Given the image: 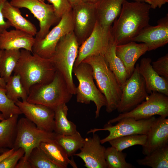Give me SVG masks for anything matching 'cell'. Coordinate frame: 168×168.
<instances>
[{
    "mask_svg": "<svg viewBox=\"0 0 168 168\" xmlns=\"http://www.w3.org/2000/svg\"><path fill=\"white\" fill-rule=\"evenodd\" d=\"M150 5L145 2H123L118 18L110 29V35L116 45L128 43L145 27L150 25Z\"/></svg>",
    "mask_w": 168,
    "mask_h": 168,
    "instance_id": "1",
    "label": "cell"
},
{
    "mask_svg": "<svg viewBox=\"0 0 168 168\" xmlns=\"http://www.w3.org/2000/svg\"><path fill=\"white\" fill-rule=\"evenodd\" d=\"M56 72L50 59L43 58L22 49L20 50V57L13 71L14 74L20 76L28 95L34 85L51 82Z\"/></svg>",
    "mask_w": 168,
    "mask_h": 168,
    "instance_id": "2",
    "label": "cell"
},
{
    "mask_svg": "<svg viewBox=\"0 0 168 168\" xmlns=\"http://www.w3.org/2000/svg\"><path fill=\"white\" fill-rule=\"evenodd\" d=\"M82 62L88 63L92 67L94 79L106 101V112L111 113L117 110L121 100L122 89L103 56H90Z\"/></svg>",
    "mask_w": 168,
    "mask_h": 168,
    "instance_id": "3",
    "label": "cell"
},
{
    "mask_svg": "<svg viewBox=\"0 0 168 168\" xmlns=\"http://www.w3.org/2000/svg\"><path fill=\"white\" fill-rule=\"evenodd\" d=\"M72 95L62 76L56 71L53 80L49 83L37 84L30 88L26 101L54 110L59 105L69 102Z\"/></svg>",
    "mask_w": 168,
    "mask_h": 168,
    "instance_id": "4",
    "label": "cell"
},
{
    "mask_svg": "<svg viewBox=\"0 0 168 168\" xmlns=\"http://www.w3.org/2000/svg\"><path fill=\"white\" fill-rule=\"evenodd\" d=\"M79 47L73 31L71 32L60 39L50 58L56 71L62 76L72 95H75L76 88L73 80L72 70Z\"/></svg>",
    "mask_w": 168,
    "mask_h": 168,
    "instance_id": "5",
    "label": "cell"
},
{
    "mask_svg": "<svg viewBox=\"0 0 168 168\" xmlns=\"http://www.w3.org/2000/svg\"><path fill=\"white\" fill-rule=\"evenodd\" d=\"M72 72L79 82L76 90L77 102L86 104L93 102L96 107L95 118H98L101 108L106 106V101L104 95L95 84L91 67L82 62L73 67Z\"/></svg>",
    "mask_w": 168,
    "mask_h": 168,
    "instance_id": "6",
    "label": "cell"
},
{
    "mask_svg": "<svg viewBox=\"0 0 168 168\" xmlns=\"http://www.w3.org/2000/svg\"><path fill=\"white\" fill-rule=\"evenodd\" d=\"M56 135L54 132L41 129L26 118L22 117L17 121L13 147L16 150L23 148L25 152L24 157L28 160L33 149L39 147L42 142L55 139Z\"/></svg>",
    "mask_w": 168,
    "mask_h": 168,
    "instance_id": "7",
    "label": "cell"
},
{
    "mask_svg": "<svg viewBox=\"0 0 168 168\" xmlns=\"http://www.w3.org/2000/svg\"><path fill=\"white\" fill-rule=\"evenodd\" d=\"M163 117L168 116V96L156 92H152L147 98L131 111L120 113L109 120L107 123L113 124L124 119L138 120L149 118L155 115Z\"/></svg>",
    "mask_w": 168,
    "mask_h": 168,
    "instance_id": "8",
    "label": "cell"
},
{
    "mask_svg": "<svg viewBox=\"0 0 168 168\" xmlns=\"http://www.w3.org/2000/svg\"><path fill=\"white\" fill-rule=\"evenodd\" d=\"M73 27L72 10L64 15L58 23L44 38L39 40L35 39L32 53L43 58H51L55 52L59 40L64 36L73 31Z\"/></svg>",
    "mask_w": 168,
    "mask_h": 168,
    "instance_id": "9",
    "label": "cell"
},
{
    "mask_svg": "<svg viewBox=\"0 0 168 168\" xmlns=\"http://www.w3.org/2000/svg\"><path fill=\"white\" fill-rule=\"evenodd\" d=\"M10 3L19 8L27 9L38 20L40 29L35 37L36 40L44 38L51 27L58 24L61 19L56 15L52 4L40 0H11Z\"/></svg>",
    "mask_w": 168,
    "mask_h": 168,
    "instance_id": "10",
    "label": "cell"
},
{
    "mask_svg": "<svg viewBox=\"0 0 168 168\" xmlns=\"http://www.w3.org/2000/svg\"><path fill=\"white\" fill-rule=\"evenodd\" d=\"M138 66L139 64H137L122 88L121 100L117 109L120 113L131 111L149 96L144 79L139 72Z\"/></svg>",
    "mask_w": 168,
    "mask_h": 168,
    "instance_id": "11",
    "label": "cell"
},
{
    "mask_svg": "<svg viewBox=\"0 0 168 168\" xmlns=\"http://www.w3.org/2000/svg\"><path fill=\"white\" fill-rule=\"evenodd\" d=\"M156 119L154 116L148 118L138 120L131 118L124 119L117 122V123L114 125L107 123L103 128L91 129L87 133H93L100 131H108L109 135L100 139V142L103 144L114 138L122 136L135 134L147 135Z\"/></svg>",
    "mask_w": 168,
    "mask_h": 168,
    "instance_id": "12",
    "label": "cell"
},
{
    "mask_svg": "<svg viewBox=\"0 0 168 168\" xmlns=\"http://www.w3.org/2000/svg\"><path fill=\"white\" fill-rule=\"evenodd\" d=\"M73 32L79 46L92 33L98 21L94 4L80 2L72 8Z\"/></svg>",
    "mask_w": 168,
    "mask_h": 168,
    "instance_id": "13",
    "label": "cell"
},
{
    "mask_svg": "<svg viewBox=\"0 0 168 168\" xmlns=\"http://www.w3.org/2000/svg\"><path fill=\"white\" fill-rule=\"evenodd\" d=\"M110 28L102 27L97 21L91 34L79 47L74 67L77 66L89 56L104 55L110 39Z\"/></svg>",
    "mask_w": 168,
    "mask_h": 168,
    "instance_id": "14",
    "label": "cell"
},
{
    "mask_svg": "<svg viewBox=\"0 0 168 168\" xmlns=\"http://www.w3.org/2000/svg\"><path fill=\"white\" fill-rule=\"evenodd\" d=\"M22 114L38 128L46 131L54 132V109L40 104L18 100L16 103Z\"/></svg>",
    "mask_w": 168,
    "mask_h": 168,
    "instance_id": "15",
    "label": "cell"
},
{
    "mask_svg": "<svg viewBox=\"0 0 168 168\" xmlns=\"http://www.w3.org/2000/svg\"><path fill=\"white\" fill-rule=\"evenodd\" d=\"M99 136L93 133L92 138H86L79 153L74 156L81 158L87 168H107L105 158L106 148L100 142Z\"/></svg>",
    "mask_w": 168,
    "mask_h": 168,
    "instance_id": "16",
    "label": "cell"
},
{
    "mask_svg": "<svg viewBox=\"0 0 168 168\" xmlns=\"http://www.w3.org/2000/svg\"><path fill=\"white\" fill-rule=\"evenodd\" d=\"M131 41L141 42L148 47V51L162 47L168 43V15L160 19L157 25L143 29Z\"/></svg>",
    "mask_w": 168,
    "mask_h": 168,
    "instance_id": "17",
    "label": "cell"
},
{
    "mask_svg": "<svg viewBox=\"0 0 168 168\" xmlns=\"http://www.w3.org/2000/svg\"><path fill=\"white\" fill-rule=\"evenodd\" d=\"M146 141L142 147V153L149 155L155 150L168 145V119L160 116L147 134Z\"/></svg>",
    "mask_w": 168,
    "mask_h": 168,
    "instance_id": "18",
    "label": "cell"
},
{
    "mask_svg": "<svg viewBox=\"0 0 168 168\" xmlns=\"http://www.w3.org/2000/svg\"><path fill=\"white\" fill-rule=\"evenodd\" d=\"M151 59L142 58L139 64V72L143 77L147 93L156 92L168 96V79L159 75L153 69Z\"/></svg>",
    "mask_w": 168,
    "mask_h": 168,
    "instance_id": "19",
    "label": "cell"
},
{
    "mask_svg": "<svg viewBox=\"0 0 168 168\" xmlns=\"http://www.w3.org/2000/svg\"><path fill=\"white\" fill-rule=\"evenodd\" d=\"M147 51L145 44H137L133 41L116 46V54L123 62L128 78L133 72L138 60Z\"/></svg>",
    "mask_w": 168,
    "mask_h": 168,
    "instance_id": "20",
    "label": "cell"
},
{
    "mask_svg": "<svg viewBox=\"0 0 168 168\" xmlns=\"http://www.w3.org/2000/svg\"><path fill=\"white\" fill-rule=\"evenodd\" d=\"M34 36L25 31L17 30H6L0 34V49H24L32 53L35 42Z\"/></svg>",
    "mask_w": 168,
    "mask_h": 168,
    "instance_id": "21",
    "label": "cell"
},
{
    "mask_svg": "<svg viewBox=\"0 0 168 168\" xmlns=\"http://www.w3.org/2000/svg\"><path fill=\"white\" fill-rule=\"evenodd\" d=\"M125 0H99L95 4L98 22L103 27H110L119 16Z\"/></svg>",
    "mask_w": 168,
    "mask_h": 168,
    "instance_id": "22",
    "label": "cell"
},
{
    "mask_svg": "<svg viewBox=\"0 0 168 168\" xmlns=\"http://www.w3.org/2000/svg\"><path fill=\"white\" fill-rule=\"evenodd\" d=\"M2 13L4 18L16 29L25 31L33 36L36 35L37 31L35 26L22 15L19 8L12 5L8 1L5 3Z\"/></svg>",
    "mask_w": 168,
    "mask_h": 168,
    "instance_id": "23",
    "label": "cell"
},
{
    "mask_svg": "<svg viewBox=\"0 0 168 168\" xmlns=\"http://www.w3.org/2000/svg\"><path fill=\"white\" fill-rule=\"evenodd\" d=\"M116 46L110 35L108 48L103 56L109 68L115 76L122 89L128 78L123 62L116 54Z\"/></svg>",
    "mask_w": 168,
    "mask_h": 168,
    "instance_id": "24",
    "label": "cell"
},
{
    "mask_svg": "<svg viewBox=\"0 0 168 168\" xmlns=\"http://www.w3.org/2000/svg\"><path fill=\"white\" fill-rule=\"evenodd\" d=\"M39 147L49 158L61 168H66L69 164L73 168H77L73 160H70L63 148L54 139L42 142Z\"/></svg>",
    "mask_w": 168,
    "mask_h": 168,
    "instance_id": "25",
    "label": "cell"
},
{
    "mask_svg": "<svg viewBox=\"0 0 168 168\" xmlns=\"http://www.w3.org/2000/svg\"><path fill=\"white\" fill-rule=\"evenodd\" d=\"M66 104H61L54 109V132L57 134L70 135L77 131L76 125L67 119L68 108Z\"/></svg>",
    "mask_w": 168,
    "mask_h": 168,
    "instance_id": "26",
    "label": "cell"
},
{
    "mask_svg": "<svg viewBox=\"0 0 168 168\" xmlns=\"http://www.w3.org/2000/svg\"><path fill=\"white\" fill-rule=\"evenodd\" d=\"M19 115H15L0 122V147H13Z\"/></svg>",
    "mask_w": 168,
    "mask_h": 168,
    "instance_id": "27",
    "label": "cell"
},
{
    "mask_svg": "<svg viewBox=\"0 0 168 168\" xmlns=\"http://www.w3.org/2000/svg\"><path fill=\"white\" fill-rule=\"evenodd\" d=\"M20 55V49L3 50L0 57V77L6 83L12 76Z\"/></svg>",
    "mask_w": 168,
    "mask_h": 168,
    "instance_id": "28",
    "label": "cell"
},
{
    "mask_svg": "<svg viewBox=\"0 0 168 168\" xmlns=\"http://www.w3.org/2000/svg\"><path fill=\"white\" fill-rule=\"evenodd\" d=\"M136 162L139 165L152 168H168V145L155 150Z\"/></svg>",
    "mask_w": 168,
    "mask_h": 168,
    "instance_id": "29",
    "label": "cell"
},
{
    "mask_svg": "<svg viewBox=\"0 0 168 168\" xmlns=\"http://www.w3.org/2000/svg\"><path fill=\"white\" fill-rule=\"evenodd\" d=\"M55 139L63 148L68 156H72L83 146L84 141L80 133L77 131L70 135L56 134Z\"/></svg>",
    "mask_w": 168,
    "mask_h": 168,
    "instance_id": "30",
    "label": "cell"
},
{
    "mask_svg": "<svg viewBox=\"0 0 168 168\" xmlns=\"http://www.w3.org/2000/svg\"><path fill=\"white\" fill-rule=\"evenodd\" d=\"M5 88L8 97L15 103L20 98L22 100H26L28 94L18 75L11 76L6 82Z\"/></svg>",
    "mask_w": 168,
    "mask_h": 168,
    "instance_id": "31",
    "label": "cell"
},
{
    "mask_svg": "<svg viewBox=\"0 0 168 168\" xmlns=\"http://www.w3.org/2000/svg\"><path fill=\"white\" fill-rule=\"evenodd\" d=\"M127 154L111 146L106 148L105 158L107 168H135L131 164L127 162L125 159Z\"/></svg>",
    "mask_w": 168,
    "mask_h": 168,
    "instance_id": "32",
    "label": "cell"
},
{
    "mask_svg": "<svg viewBox=\"0 0 168 168\" xmlns=\"http://www.w3.org/2000/svg\"><path fill=\"white\" fill-rule=\"evenodd\" d=\"M146 134H135L117 137L108 142L118 150L122 151L124 149L133 146L140 145L142 146L145 144Z\"/></svg>",
    "mask_w": 168,
    "mask_h": 168,
    "instance_id": "33",
    "label": "cell"
},
{
    "mask_svg": "<svg viewBox=\"0 0 168 168\" xmlns=\"http://www.w3.org/2000/svg\"><path fill=\"white\" fill-rule=\"evenodd\" d=\"M28 160L32 168H61L52 161L40 147L33 149Z\"/></svg>",
    "mask_w": 168,
    "mask_h": 168,
    "instance_id": "34",
    "label": "cell"
},
{
    "mask_svg": "<svg viewBox=\"0 0 168 168\" xmlns=\"http://www.w3.org/2000/svg\"><path fill=\"white\" fill-rule=\"evenodd\" d=\"M0 112L5 119L22 114L19 107L7 96L5 88L0 85Z\"/></svg>",
    "mask_w": 168,
    "mask_h": 168,
    "instance_id": "35",
    "label": "cell"
},
{
    "mask_svg": "<svg viewBox=\"0 0 168 168\" xmlns=\"http://www.w3.org/2000/svg\"><path fill=\"white\" fill-rule=\"evenodd\" d=\"M53 5L55 13L60 19L72 10V7L68 0H45Z\"/></svg>",
    "mask_w": 168,
    "mask_h": 168,
    "instance_id": "36",
    "label": "cell"
},
{
    "mask_svg": "<svg viewBox=\"0 0 168 168\" xmlns=\"http://www.w3.org/2000/svg\"><path fill=\"white\" fill-rule=\"evenodd\" d=\"M24 150L19 148L0 162V168H15L19 160L25 154Z\"/></svg>",
    "mask_w": 168,
    "mask_h": 168,
    "instance_id": "37",
    "label": "cell"
},
{
    "mask_svg": "<svg viewBox=\"0 0 168 168\" xmlns=\"http://www.w3.org/2000/svg\"><path fill=\"white\" fill-rule=\"evenodd\" d=\"M154 70L160 76L168 79V54L152 62Z\"/></svg>",
    "mask_w": 168,
    "mask_h": 168,
    "instance_id": "38",
    "label": "cell"
},
{
    "mask_svg": "<svg viewBox=\"0 0 168 168\" xmlns=\"http://www.w3.org/2000/svg\"><path fill=\"white\" fill-rule=\"evenodd\" d=\"M8 0H0V34L9 28L11 25L9 22L5 21L3 16L2 10L5 3Z\"/></svg>",
    "mask_w": 168,
    "mask_h": 168,
    "instance_id": "39",
    "label": "cell"
},
{
    "mask_svg": "<svg viewBox=\"0 0 168 168\" xmlns=\"http://www.w3.org/2000/svg\"><path fill=\"white\" fill-rule=\"evenodd\" d=\"M144 2L150 5L151 8L155 9L161 8L168 2V0H144Z\"/></svg>",
    "mask_w": 168,
    "mask_h": 168,
    "instance_id": "40",
    "label": "cell"
},
{
    "mask_svg": "<svg viewBox=\"0 0 168 168\" xmlns=\"http://www.w3.org/2000/svg\"><path fill=\"white\" fill-rule=\"evenodd\" d=\"M15 168H32V167L28 160H26L23 156L19 160Z\"/></svg>",
    "mask_w": 168,
    "mask_h": 168,
    "instance_id": "41",
    "label": "cell"
},
{
    "mask_svg": "<svg viewBox=\"0 0 168 168\" xmlns=\"http://www.w3.org/2000/svg\"><path fill=\"white\" fill-rule=\"evenodd\" d=\"M16 150L13 147L8 150L2 153L0 155V162L14 152Z\"/></svg>",
    "mask_w": 168,
    "mask_h": 168,
    "instance_id": "42",
    "label": "cell"
},
{
    "mask_svg": "<svg viewBox=\"0 0 168 168\" xmlns=\"http://www.w3.org/2000/svg\"><path fill=\"white\" fill-rule=\"evenodd\" d=\"M3 50L0 49V57L1 55L2 54ZM6 83L4 80L0 77V85L2 87L5 88Z\"/></svg>",
    "mask_w": 168,
    "mask_h": 168,
    "instance_id": "43",
    "label": "cell"
},
{
    "mask_svg": "<svg viewBox=\"0 0 168 168\" xmlns=\"http://www.w3.org/2000/svg\"><path fill=\"white\" fill-rule=\"evenodd\" d=\"M99 0H81V1L91 4H96Z\"/></svg>",
    "mask_w": 168,
    "mask_h": 168,
    "instance_id": "44",
    "label": "cell"
},
{
    "mask_svg": "<svg viewBox=\"0 0 168 168\" xmlns=\"http://www.w3.org/2000/svg\"><path fill=\"white\" fill-rule=\"evenodd\" d=\"M71 5L72 8L74 6H75L81 1V0H68Z\"/></svg>",
    "mask_w": 168,
    "mask_h": 168,
    "instance_id": "45",
    "label": "cell"
},
{
    "mask_svg": "<svg viewBox=\"0 0 168 168\" xmlns=\"http://www.w3.org/2000/svg\"><path fill=\"white\" fill-rule=\"evenodd\" d=\"M9 149L8 148H0V153H3L7 150H8Z\"/></svg>",
    "mask_w": 168,
    "mask_h": 168,
    "instance_id": "46",
    "label": "cell"
},
{
    "mask_svg": "<svg viewBox=\"0 0 168 168\" xmlns=\"http://www.w3.org/2000/svg\"><path fill=\"white\" fill-rule=\"evenodd\" d=\"M4 118L3 115L2 114H0V121L4 119Z\"/></svg>",
    "mask_w": 168,
    "mask_h": 168,
    "instance_id": "47",
    "label": "cell"
},
{
    "mask_svg": "<svg viewBox=\"0 0 168 168\" xmlns=\"http://www.w3.org/2000/svg\"><path fill=\"white\" fill-rule=\"evenodd\" d=\"M133 0L135 2H144V0Z\"/></svg>",
    "mask_w": 168,
    "mask_h": 168,
    "instance_id": "48",
    "label": "cell"
},
{
    "mask_svg": "<svg viewBox=\"0 0 168 168\" xmlns=\"http://www.w3.org/2000/svg\"><path fill=\"white\" fill-rule=\"evenodd\" d=\"M40 0L43 2H44L45 0Z\"/></svg>",
    "mask_w": 168,
    "mask_h": 168,
    "instance_id": "49",
    "label": "cell"
}]
</instances>
